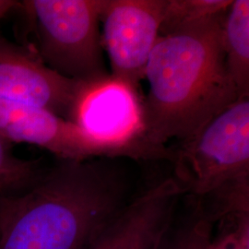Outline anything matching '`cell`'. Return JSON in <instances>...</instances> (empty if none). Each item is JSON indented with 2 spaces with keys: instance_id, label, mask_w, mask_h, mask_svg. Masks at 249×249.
<instances>
[{
  "instance_id": "1",
  "label": "cell",
  "mask_w": 249,
  "mask_h": 249,
  "mask_svg": "<svg viewBox=\"0 0 249 249\" xmlns=\"http://www.w3.org/2000/svg\"><path fill=\"white\" fill-rule=\"evenodd\" d=\"M124 158L60 160L0 195V249H87L127 202Z\"/></svg>"
},
{
  "instance_id": "2",
  "label": "cell",
  "mask_w": 249,
  "mask_h": 249,
  "mask_svg": "<svg viewBox=\"0 0 249 249\" xmlns=\"http://www.w3.org/2000/svg\"><path fill=\"white\" fill-rule=\"evenodd\" d=\"M217 17L160 36L145 70L144 145L171 160L172 140L184 142L239 99L225 66Z\"/></svg>"
},
{
  "instance_id": "3",
  "label": "cell",
  "mask_w": 249,
  "mask_h": 249,
  "mask_svg": "<svg viewBox=\"0 0 249 249\" xmlns=\"http://www.w3.org/2000/svg\"><path fill=\"white\" fill-rule=\"evenodd\" d=\"M102 0L20 1L42 61L65 78L87 81L107 71L100 34Z\"/></svg>"
},
{
  "instance_id": "4",
  "label": "cell",
  "mask_w": 249,
  "mask_h": 249,
  "mask_svg": "<svg viewBox=\"0 0 249 249\" xmlns=\"http://www.w3.org/2000/svg\"><path fill=\"white\" fill-rule=\"evenodd\" d=\"M170 160L175 178L195 197L249 176V96L236 100L172 149Z\"/></svg>"
},
{
  "instance_id": "5",
  "label": "cell",
  "mask_w": 249,
  "mask_h": 249,
  "mask_svg": "<svg viewBox=\"0 0 249 249\" xmlns=\"http://www.w3.org/2000/svg\"><path fill=\"white\" fill-rule=\"evenodd\" d=\"M69 120L124 158L157 160L144 145L140 89L111 73L80 81Z\"/></svg>"
},
{
  "instance_id": "6",
  "label": "cell",
  "mask_w": 249,
  "mask_h": 249,
  "mask_svg": "<svg viewBox=\"0 0 249 249\" xmlns=\"http://www.w3.org/2000/svg\"><path fill=\"white\" fill-rule=\"evenodd\" d=\"M164 3L165 0H102L101 38L111 74L137 89L160 38Z\"/></svg>"
},
{
  "instance_id": "7",
  "label": "cell",
  "mask_w": 249,
  "mask_h": 249,
  "mask_svg": "<svg viewBox=\"0 0 249 249\" xmlns=\"http://www.w3.org/2000/svg\"><path fill=\"white\" fill-rule=\"evenodd\" d=\"M0 137L9 143L36 145L59 160L124 158L80 126L40 107L0 98Z\"/></svg>"
},
{
  "instance_id": "8",
  "label": "cell",
  "mask_w": 249,
  "mask_h": 249,
  "mask_svg": "<svg viewBox=\"0 0 249 249\" xmlns=\"http://www.w3.org/2000/svg\"><path fill=\"white\" fill-rule=\"evenodd\" d=\"M79 85L80 81L48 68L35 47L0 35V98L40 107L69 120Z\"/></svg>"
},
{
  "instance_id": "9",
  "label": "cell",
  "mask_w": 249,
  "mask_h": 249,
  "mask_svg": "<svg viewBox=\"0 0 249 249\" xmlns=\"http://www.w3.org/2000/svg\"><path fill=\"white\" fill-rule=\"evenodd\" d=\"M184 194L176 178L163 179L124 205L87 249H160Z\"/></svg>"
},
{
  "instance_id": "10",
  "label": "cell",
  "mask_w": 249,
  "mask_h": 249,
  "mask_svg": "<svg viewBox=\"0 0 249 249\" xmlns=\"http://www.w3.org/2000/svg\"><path fill=\"white\" fill-rule=\"evenodd\" d=\"M225 66L239 98L249 96V0H231L222 23Z\"/></svg>"
},
{
  "instance_id": "11",
  "label": "cell",
  "mask_w": 249,
  "mask_h": 249,
  "mask_svg": "<svg viewBox=\"0 0 249 249\" xmlns=\"http://www.w3.org/2000/svg\"><path fill=\"white\" fill-rule=\"evenodd\" d=\"M231 0H165L160 36L223 14Z\"/></svg>"
},
{
  "instance_id": "12",
  "label": "cell",
  "mask_w": 249,
  "mask_h": 249,
  "mask_svg": "<svg viewBox=\"0 0 249 249\" xmlns=\"http://www.w3.org/2000/svg\"><path fill=\"white\" fill-rule=\"evenodd\" d=\"M42 173L38 161L18 158L12 151V144L0 137V191L3 195L25 190Z\"/></svg>"
},
{
  "instance_id": "13",
  "label": "cell",
  "mask_w": 249,
  "mask_h": 249,
  "mask_svg": "<svg viewBox=\"0 0 249 249\" xmlns=\"http://www.w3.org/2000/svg\"><path fill=\"white\" fill-rule=\"evenodd\" d=\"M213 223L197 201L191 217L170 240L165 238L160 249H209Z\"/></svg>"
},
{
  "instance_id": "14",
  "label": "cell",
  "mask_w": 249,
  "mask_h": 249,
  "mask_svg": "<svg viewBox=\"0 0 249 249\" xmlns=\"http://www.w3.org/2000/svg\"><path fill=\"white\" fill-rule=\"evenodd\" d=\"M225 227L211 240L209 249H249V213L235 214L220 219Z\"/></svg>"
},
{
  "instance_id": "15",
  "label": "cell",
  "mask_w": 249,
  "mask_h": 249,
  "mask_svg": "<svg viewBox=\"0 0 249 249\" xmlns=\"http://www.w3.org/2000/svg\"><path fill=\"white\" fill-rule=\"evenodd\" d=\"M20 1L14 0H0V19L6 17L10 11L18 9Z\"/></svg>"
},
{
  "instance_id": "16",
  "label": "cell",
  "mask_w": 249,
  "mask_h": 249,
  "mask_svg": "<svg viewBox=\"0 0 249 249\" xmlns=\"http://www.w3.org/2000/svg\"><path fill=\"white\" fill-rule=\"evenodd\" d=\"M0 195H3V193H2V192H1V191H0Z\"/></svg>"
}]
</instances>
